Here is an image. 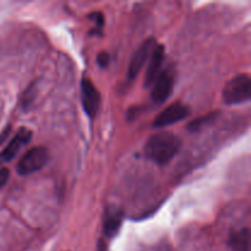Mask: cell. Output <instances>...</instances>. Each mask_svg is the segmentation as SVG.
I'll use <instances>...</instances> for the list:
<instances>
[{
	"label": "cell",
	"instance_id": "15",
	"mask_svg": "<svg viewBox=\"0 0 251 251\" xmlns=\"http://www.w3.org/2000/svg\"><path fill=\"white\" fill-rule=\"evenodd\" d=\"M9 132H10V126H7L6 129L4 130V132H2V134L0 135V144H2V142L5 141V139H6V137H7Z\"/></svg>",
	"mask_w": 251,
	"mask_h": 251
},
{
	"label": "cell",
	"instance_id": "3",
	"mask_svg": "<svg viewBox=\"0 0 251 251\" xmlns=\"http://www.w3.org/2000/svg\"><path fill=\"white\" fill-rule=\"evenodd\" d=\"M49 159V152L46 147H33L28 150L17 163V173L20 176H28V174L38 172L43 168Z\"/></svg>",
	"mask_w": 251,
	"mask_h": 251
},
{
	"label": "cell",
	"instance_id": "6",
	"mask_svg": "<svg viewBox=\"0 0 251 251\" xmlns=\"http://www.w3.org/2000/svg\"><path fill=\"white\" fill-rule=\"evenodd\" d=\"M174 85V74L171 69L162 71L153 82L152 88V100L156 103L166 102L167 98L171 96Z\"/></svg>",
	"mask_w": 251,
	"mask_h": 251
},
{
	"label": "cell",
	"instance_id": "1",
	"mask_svg": "<svg viewBox=\"0 0 251 251\" xmlns=\"http://www.w3.org/2000/svg\"><path fill=\"white\" fill-rule=\"evenodd\" d=\"M181 141L176 134L162 131L152 135L145 145V154L159 166H164L176 157L180 150Z\"/></svg>",
	"mask_w": 251,
	"mask_h": 251
},
{
	"label": "cell",
	"instance_id": "11",
	"mask_svg": "<svg viewBox=\"0 0 251 251\" xmlns=\"http://www.w3.org/2000/svg\"><path fill=\"white\" fill-rule=\"evenodd\" d=\"M229 248L233 251H250V232L248 228L237 230L229 238Z\"/></svg>",
	"mask_w": 251,
	"mask_h": 251
},
{
	"label": "cell",
	"instance_id": "13",
	"mask_svg": "<svg viewBox=\"0 0 251 251\" xmlns=\"http://www.w3.org/2000/svg\"><path fill=\"white\" fill-rule=\"evenodd\" d=\"M109 61H110V56H109V54L107 53V51H102V53L98 54L97 63H98V65L100 66V68H103V69L107 68L108 64H109Z\"/></svg>",
	"mask_w": 251,
	"mask_h": 251
},
{
	"label": "cell",
	"instance_id": "9",
	"mask_svg": "<svg viewBox=\"0 0 251 251\" xmlns=\"http://www.w3.org/2000/svg\"><path fill=\"white\" fill-rule=\"evenodd\" d=\"M31 130L26 129V127H21V129L16 132V135L12 137L11 141L9 142V145L5 147L4 151H2L1 156H0L2 161H12V159L16 157V154L20 152V150L22 149V146L28 144L29 140H31Z\"/></svg>",
	"mask_w": 251,
	"mask_h": 251
},
{
	"label": "cell",
	"instance_id": "5",
	"mask_svg": "<svg viewBox=\"0 0 251 251\" xmlns=\"http://www.w3.org/2000/svg\"><path fill=\"white\" fill-rule=\"evenodd\" d=\"M81 95L83 110L90 118H95L100 107V95L88 78H83L81 82Z\"/></svg>",
	"mask_w": 251,
	"mask_h": 251
},
{
	"label": "cell",
	"instance_id": "14",
	"mask_svg": "<svg viewBox=\"0 0 251 251\" xmlns=\"http://www.w3.org/2000/svg\"><path fill=\"white\" fill-rule=\"evenodd\" d=\"M10 178V172L7 168H1L0 169V189H2V186L7 183Z\"/></svg>",
	"mask_w": 251,
	"mask_h": 251
},
{
	"label": "cell",
	"instance_id": "2",
	"mask_svg": "<svg viewBox=\"0 0 251 251\" xmlns=\"http://www.w3.org/2000/svg\"><path fill=\"white\" fill-rule=\"evenodd\" d=\"M251 96V80L247 74L233 77L223 90V100L227 104H240L248 102Z\"/></svg>",
	"mask_w": 251,
	"mask_h": 251
},
{
	"label": "cell",
	"instance_id": "7",
	"mask_svg": "<svg viewBox=\"0 0 251 251\" xmlns=\"http://www.w3.org/2000/svg\"><path fill=\"white\" fill-rule=\"evenodd\" d=\"M154 46H156V41L154 38H149L145 41L141 46L139 47L135 54L132 55L131 61L129 65V71H127V78L129 80H134L141 71L142 66L147 61V59L151 56L152 50H153Z\"/></svg>",
	"mask_w": 251,
	"mask_h": 251
},
{
	"label": "cell",
	"instance_id": "16",
	"mask_svg": "<svg viewBox=\"0 0 251 251\" xmlns=\"http://www.w3.org/2000/svg\"><path fill=\"white\" fill-rule=\"evenodd\" d=\"M97 251H107V248H105V245L103 244V242H102V240H100V242H98Z\"/></svg>",
	"mask_w": 251,
	"mask_h": 251
},
{
	"label": "cell",
	"instance_id": "10",
	"mask_svg": "<svg viewBox=\"0 0 251 251\" xmlns=\"http://www.w3.org/2000/svg\"><path fill=\"white\" fill-rule=\"evenodd\" d=\"M123 223V212L117 206H109L103 217V233L105 237L113 238L118 234Z\"/></svg>",
	"mask_w": 251,
	"mask_h": 251
},
{
	"label": "cell",
	"instance_id": "4",
	"mask_svg": "<svg viewBox=\"0 0 251 251\" xmlns=\"http://www.w3.org/2000/svg\"><path fill=\"white\" fill-rule=\"evenodd\" d=\"M188 115L189 108L186 107L185 104H183V103L176 102L168 105L166 109L162 110V112L157 115L152 125H153L154 127H166L168 126V125L176 124V123L185 119Z\"/></svg>",
	"mask_w": 251,
	"mask_h": 251
},
{
	"label": "cell",
	"instance_id": "8",
	"mask_svg": "<svg viewBox=\"0 0 251 251\" xmlns=\"http://www.w3.org/2000/svg\"><path fill=\"white\" fill-rule=\"evenodd\" d=\"M164 47L162 44H156L151 53L149 68H147L146 75H145V87L149 88L153 85L156 78L162 73L161 69L164 60Z\"/></svg>",
	"mask_w": 251,
	"mask_h": 251
},
{
	"label": "cell",
	"instance_id": "12",
	"mask_svg": "<svg viewBox=\"0 0 251 251\" xmlns=\"http://www.w3.org/2000/svg\"><path fill=\"white\" fill-rule=\"evenodd\" d=\"M215 117H216V113H210V114L198 118V119H195L194 122H191L190 124H189V126H188L189 130L196 131V130L201 129L203 125H206V124H208V123L212 122V120L215 119Z\"/></svg>",
	"mask_w": 251,
	"mask_h": 251
}]
</instances>
